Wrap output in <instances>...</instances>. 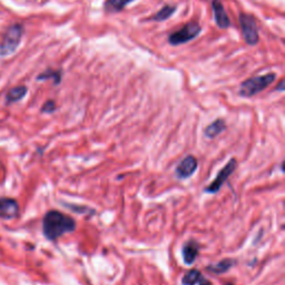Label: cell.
<instances>
[{"instance_id":"obj_10","label":"cell","mask_w":285,"mask_h":285,"mask_svg":"<svg viewBox=\"0 0 285 285\" xmlns=\"http://www.w3.org/2000/svg\"><path fill=\"white\" fill-rule=\"evenodd\" d=\"M198 251L199 246L195 241H189L184 244L182 253H183V259L186 264L190 265L194 263V261L196 260L198 255Z\"/></svg>"},{"instance_id":"obj_7","label":"cell","mask_w":285,"mask_h":285,"mask_svg":"<svg viewBox=\"0 0 285 285\" xmlns=\"http://www.w3.org/2000/svg\"><path fill=\"white\" fill-rule=\"evenodd\" d=\"M196 168H197V159L193 155H189L177 165L175 172L179 179L185 180L187 177H191L194 172L196 170Z\"/></svg>"},{"instance_id":"obj_2","label":"cell","mask_w":285,"mask_h":285,"mask_svg":"<svg viewBox=\"0 0 285 285\" xmlns=\"http://www.w3.org/2000/svg\"><path fill=\"white\" fill-rule=\"evenodd\" d=\"M276 75L274 73H269L265 75L255 76L252 78H248L246 81L241 84L238 94L242 97H252L256 94L263 92L264 89L275 82Z\"/></svg>"},{"instance_id":"obj_4","label":"cell","mask_w":285,"mask_h":285,"mask_svg":"<svg viewBox=\"0 0 285 285\" xmlns=\"http://www.w3.org/2000/svg\"><path fill=\"white\" fill-rule=\"evenodd\" d=\"M202 31V28L199 26L197 21H191L189 24L183 26V28L180 30H176L170 33L168 36V43L173 46H177L185 43H189L196 38L199 32Z\"/></svg>"},{"instance_id":"obj_5","label":"cell","mask_w":285,"mask_h":285,"mask_svg":"<svg viewBox=\"0 0 285 285\" xmlns=\"http://www.w3.org/2000/svg\"><path fill=\"white\" fill-rule=\"evenodd\" d=\"M239 24H241L243 37L247 45L254 46V45L258 44L260 41V37L258 26H256V22L253 17L246 14H241L239 15Z\"/></svg>"},{"instance_id":"obj_19","label":"cell","mask_w":285,"mask_h":285,"mask_svg":"<svg viewBox=\"0 0 285 285\" xmlns=\"http://www.w3.org/2000/svg\"><path fill=\"white\" fill-rule=\"evenodd\" d=\"M276 89L277 90H281V92H282V90H284V81L280 82V86H278Z\"/></svg>"},{"instance_id":"obj_18","label":"cell","mask_w":285,"mask_h":285,"mask_svg":"<svg viewBox=\"0 0 285 285\" xmlns=\"http://www.w3.org/2000/svg\"><path fill=\"white\" fill-rule=\"evenodd\" d=\"M55 110H56L55 101H54V100H48V101H46V102H45V104H44V106H43V108H42V112H43V113H48V114H50V113L55 112Z\"/></svg>"},{"instance_id":"obj_11","label":"cell","mask_w":285,"mask_h":285,"mask_svg":"<svg viewBox=\"0 0 285 285\" xmlns=\"http://www.w3.org/2000/svg\"><path fill=\"white\" fill-rule=\"evenodd\" d=\"M226 125L223 119H216L215 122L209 124L208 126L205 128L204 134L208 138H215L216 136H219L223 130L225 129Z\"/></svg>"},{"instance_id":"obj_12","label":"cell","mask_w":285,"mask_h":285,"mask_svg":"<svg viewBox=\"0 0 285 285\" xmlns=\"http://www.w3.org/2000/svg\"><path fill=\"white\" fill-rule=\"evenodd\" d=\"M132 2L134 0H106L104 7L107 13H118Z\"/></svg>"},{"instance_id":"obj_9","label":"cell","mask_w":285,"mask_h":285,"mask_svg":"<svg viewBox=\"0 0 285 285\" xmlns=\"http://www.w3.org/2000/svg\"><path fill=\"white\" fill-rule=\"evenodd\" d=\"M18 203L13 198H0V219H14L18 213Z\"/></svg>"},{"instance_id":"obj_17","label":"cell","mask_w":285,"mask_h":285,"mask_svg":"<svg viewBox=\"0 0 285 285\" xmlns=\"http://www.w3.org/2000/svg\"><path fill=\"white\" fill-rule=\"evenodd\" d=\"M54 79L56 85H58L61 81V72L60 70H53V69H47L44 72L37 77L38 81H46V79Z\"/></svg>"},{"instance_id":"obj_14","label":"cell","mask_w":285,"mask_h":285,"mask_svg":"<svg viewBox=\"0 0 285 285\" xmlns=\"http://www.w3.org/2000/svg\"><path fill=\"white\" fill-rule=\"evenodd\" d=\"M27 94V87L26 86H16L11 88L9 92L6 95V100L7 102H16L21 100Z\"/></svg>"},{"instance_id":"obj_13","label":"cell","mask_w":285,"mask_h":285,"mask_svg":"<svg viewBox=\"0 0 285 285\" xmlns=\"http://www.w3.org/2000/svg\"><path fill=\"white\" fill-rule=\"evenodd\" d=\"M235 261L232 259H225L220 261L219 263H216L215 265H210L207 267V270L212 273H215V274H222V273H225L229 271L231 267L234 265Z\"/></svg>"},{"instance_id":"obj_6","label":"cell","mask_w":285,"mask_h":285,"mask_svg":"<svg viewBox=\"0 0 285 285\" xmlns=\"http://www.w3.org/2000/svg\"><path fill=\"white\" fill-rule=\"evenodd\" d=\"M236 165H237L236 159L232 158L231 161L227 163L223 168L220 170V173L218 174V176H216V179L212 182V183H210V185L207 186L204 191L206 192V193H209V194L218 193L220 191L221 187L223 186V184L225 183V182L229 180L230 176L233 173H234V170L236 169Z\"/></svg>"},{"instance_id":"obj_3","label":"cell","mask_w":285,"mask_h":285,"mask_svg":"<svg viewBox=\"0 0 285 285\" xmlns=\"http://www.w3.org/2000/svg\"><path fill=\"white\" fill-rule=\"evenodd\" d=\"M22 35H24V26L20 24L11 25L6 30L3 42L0 43V56L7 57L13 55L19 47Z\"/></svg>"},{"instance_id":"obj_8","label":"cell","mask_w":285,"mask_h":285,"mask_svg":"<svg viewBox=\"0 0 285 285\" xmlns=\"http://www.w3.org/2000/svg\"><path fill=\"white\" fill-rule=\"evenodd\" d=\"M212 8H213L216 25H218L220 28H224V29L229 28L231 26V21L223 7V4L221 3V0H212Z\"/></svg>"},{"instance_id":"obj_16","label":"cell","mask_w":285,"mask_h":285,"mask_svg":"<svg viewBox=\"0 0 285 285\" xmlns=\"http://www.w3.org/2000/svg\"><path fill=\"white\" fill-rule=\"evenodd\" d=\"M176 11V6H172V5H166L158 11V13L153 17V20L155 21H164L167 20L170 16H172Z\"/></svg>"},{"instance_id":"obj_1","label":"cell","mask_w":285,"mask_h":285,"mask_svg":"<svg viewBox=\"0 0 285 285\" xmlns=\"http://www.w3.org/2000/svg\"><path fill=\"white\" fill-rule=\"evenodd\" d=\"M76 229V222L70 216L62 214L58 210H49L44 216L43 231L50 241L59 238L67 233L74 232Z\"/></svg>"},{"instance_id":"obj_20","label":"cell","mask_w":285,"mask_h":285,"mask_svg":"<svg viewBox=\"0 0 285 285\" xmlns=\"http://www.w3.org/2000/svg\"><path fill=\"white\" fill-rule=\"evenodd\" d=\"M199 285H212V284H210L207 280H204V278H203V280L199 282Z\"/></svg>"},{"instance_id":"obj_15","label":"cell","mask_w":285,"mask_h":285,"mask_svg":"<svg viewBox=\"0 0 285 285\" xmlns=\"http://www.w3.org/2000/svg\"><path fill=\"white\" fill-rule=\"evenodd\" d=\"M203 280L202 273L198 270H191L182 278L183 285H195Z\"/></svg>"},{"instance_id":"obj_21","label":"cell","mask_w":285,"mask_h":285,"mask_svg":"<svg viewBox=\"0 0 285 285\" xmlns=\"http://www.w3.org/2000/svg\"><path fill=\"white\" fill-rule=\"evenodd\" d=\"M226 285H233V284H226Z\"/></svg>"}]
</instances>
